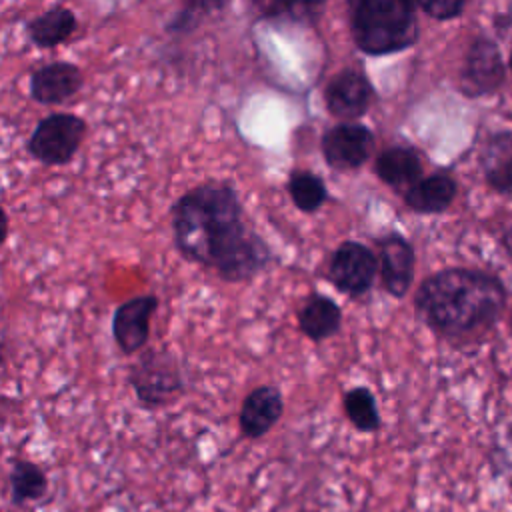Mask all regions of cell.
Segmentation results:
<instances>
[{"instance_id": "obj_1", "label": "cell", "mask_w": 512, "mask_h": 512, "mask_svg": "<svg viewBox=\"0 0 512 512\" xmlns=\"http://www.w3.org/2000/svg\"><path fill=\"white\" fill-rule=\"evenodd\" d=\"M172 236L178 252L224 282H246L268 268L272 252L252 232L236 190L224 182H204L182 194L172 210Z\"/></svg>"}, {"instance_id": "obj_2", "label": "cell", "mask_w": 512, "mask_h": 512, "mask_svg": "<svg viewBox=\"0 0 512 512\" xmlns=\"http://www.w3.org/2000/svg\"><path fill=\"white\" fill-rule=\"evenodd\" d=\"M500 278L476 268H444L418 286L414 312L434 334L452 342H472L490 332L506 308Z\"/></svg>"}, {"instance_id": "obj_3", "label": "cell", "mask_w": 512, "mask_h": 512, "mask_svg": "<svg viewBox=\"0 0 512 512\" xmlns=\"http://www.w3.org/2000/svg\"><path fill=\"white\" fill-rule=\"evenodd\" d=\"M416 4L406 0L348 2L350 34L358 50L368 56L402 52L420 36Z\"/></svg>"}, {"instance_id": "obj_4", "label": "cell", "mask_w": 512, "mask_h": 512, "mask_svg": "<svg viewBox=\"0 0 512 512\" xmlns=\"http://www.w3.org/2000/svg\"><path fill=\"white\" fill-rule=\"evenodd\" d=\"M128 380L146 408H158L178 398L184 388L176 358L158 348H148L130 368Z\"/></svg>"}, {"instance_id": "obj_5", "label": "cell", "mask_w": 512, "mask_h": 512, "mask_svg": "<svg viewBox=\"0 0 512 512\" xmlns=\"http://www.w3.org/2000/svg\"><path fill=\"white\" fill-rule=\"evenodd\" d=\"M86 134V122L76 114L56 112L38 122L26 150L48 166H62L78 152Z\"/></svg>"}, {"instance_id": "obj_6", "label": "cell", "mask_w": 512, "mask_h": 512, "mask_svg": "<svg viewBox=\"0 0 512 512\" xmlns=\"http://www.w3.org/2000/svg\"><path fill=\"white\" fill-rule=\"evenodd\" d=\"M504 80L506 66L498 44L484 34L474 36L460 66L458 90L466 98H482L498 92Z\"/></svg>"}, {"instance_id": "obj_7", "label": "cell", "mask_w": 512, "mask_h": 512, "mask_svg": "<svg viewBox=\"0 0 512 512\" xmlns=\"http://www.w3.org/2000/svg\"><path fill=\"white\" fill-rule=\"evenodd\" d=\"M378 272V258L362 242L346 240L342 242L328 260V280L334 288L346 296L358 298L366 294Z\"/></svg>"}, {"instance_id": "obj_8", "label": "cell", "mask_w": 512, "mask_h": 512, "mask_svg": "<svg viewBox=\"0 0 512 512\" xmlns=\"http://www.w3.org/2000/svg\"><path fill=\"white\" fill-rule=\"evenodd\" d=\"M320 150L334 170H356L372 156L374 134L360 122H340L322 134Z\"/></svg>"}, {"instance_id": "obj_9", "label": "cell", "mask_w": 512, "mask_h": 512, "mask_svg": "<svg viewBox=\"0 0 512 512\" xmlns=\"http://www.w3.org/2000/svg\"><path fill=\"white\" fill-rule=\"evenodd\" d=\"M374 100V88L368 76L356 68L336 72L324 86V104L328 112L344 122L364 116Z\"/></svg>"}, {"instance_id": "obj_10", "label": "cell", "mask_w": 512, "mask_h": 512, "mask_svg": "<svg viewBox=\"0 0 512 512\" xmlns=\"http://www.w3.org/2000/svg\"><path fill=\"white\" fill-rule=\"evenodd\" d=\"M378 272L384 290L394 298H404L414 280V246L398 232L376 240Z\"/></svg>"}, {"instance_id": "obj_11", "label": "cell", "mask_w": 512, "mask_h": 512, "mask_svg": "<svg viewBox=\"0 0 512 512\" xmlns=\"http://www.w3.org/2000/svg\"><path fill=\"white\" fill-rule=\"evenodd\" d=\"M158 308L154 294L134 296L122 302L112 316V336L124 354H134L146 346L150 334V318Z\"/></svg>"}, {"instance_id": "obj_12", "label": "cell", "mask_w": 512, "mask_h": 512, "mask_svg": "<svg viewBox=\"0 0 512 512\" xmlns=\"http://www.w3.org/2000/svg\"><path fill=\"white\" fill-rule=\"evenodd\" d=\"M84 84L82 70L66 60H54L36 68L30 76V96L40 104H60L72 98Z\"/></svg>"}, {"instance_id": "obj_13", "label": "cell", "mask_w": 512, "mask_h": 512, "mask_svg": "<svg viewBox=\"0 0 512 512\" xmlns=\"http://www.w3.org/2000/svg\"><path fill=\"white\" fill-rule=\"evenodd\" d=\"M284 412V398L276 386L264 384L250 390L240 408V430L246 438L256 440L268 434Z\"/></svg>"}, {"instance_id": "obj_14", "label": "cell", "mask_w": 512, "mask_h": 512, "mask_svg": "<svg viewBox=\"0 0 512 512\" xmlns=\"http://www.w3.org/2000/svg\"><path fill=\"white\" fill-rule=\"evenodd\" d=\"M480 170L496 194H512V130L488 134L480 148Z\"/></svg>"}, {"instance_id": "obj_15", "label": "cell", "mask_w": 512, "mask_h": 512, "mask_svg": "<svg viewBox=\"0 0 512 512\" xmlns=\"http://www.w3.org/2000/svg\"><path fill=\"white\" fill-rule=\"evenodd\" d=\"M458 192L456 180L448 172H434L414 182L404 194V204L418 214H440L448 210Z\"/></svg>"}, {"instance_id": "obj_16", "label": "cell", "mask_w": 512, "mask_h": 512, "mask_svg": "<svg viewBox=\"0 0 512 512\" xmlns=\"http://www.w3.org/2000/svg\"><path fill=\"white\" fill-rule=\"evenodd\" d=\"M300 332L312 342H322L334 336L342 326V310L340 306L318 292H312L302 306L296 310Z\"/></svg>"}, {"instance_id": "obj_17", "label": "cell", "mask_w": 512, "mask_h": 512, "mask_svg": "<svg viewBox=\"0 0 512 512\" xmlns=\"http://www.w3.org/2000/svg\"><path fill=\"white\" fill-rule=\"evenodd\" d=\"M376 176L390 188L406 192L422 176V160L410 146H390L374 160Z\"/></svg>"}, {"instance_id": "obj_18", "label": "cell", "mask_w": 512, "mask_h": 512, "mask_svg": "<svg viewBox=\"0 0 512 512\" xmlns=\"http://www.w3.org/2000/svg\"><path fill=\"white\" fill-rule=\"evenodd\" d=\"M76 14L66 6H52L26 22V34L38 48H52L68 40L76 30Z\"/></svg>"}, {"instance_id": "obj_19", "label": "cell", "mask_w": 512, "mask_h": 512, "mask_svg": "<svg viewBox=\"0 0 512 512\" xmlns=\"http://www.w3.org/2000/svg\"><path fill=\"white\" fill-rule=\"evenodd\" d=\"M342 408L350 424L364 434L380 430V412L374 394L366 386H354L344 392Z\"/></svg>"}, {"instance_id": "obj_20", "label": "cell", "mask_w": 512, "mask_h": 512, "mask_svg": "<svg viewBox=\"0 0 512 512\" xmlns=\"http://www.w3.org/2000/svg\"><path fill=\"white\" fill-rule=\"evenodd\" d=\"M288 194L300 212H316L328 198L324 180L310 170H292L288 176Z\"/></svg>"}, {"instance_id": "obj_21", "label": "cell", "mask_w": 512, "mask_h": 512, "mask_svg": "<svg viewBox=\"0 0 512 512\" xmlns=\"http://www.w3.org/2000/svg\"><path fill=\"white\" fill-rule=\"evenodd\" d=\"M12 498L16 502L36 500L46 492V476L44 472L28 460H18L10 472Z\"/></svg>"}, {"instance_id": "obj_22", "label": "cell", "mask_w": 512, "mask_h": 512, "mask_svg": "<svg viewBox=\"0 0 512 512\" xmlns=\"http://www.w3.org/2000/svg\"><path fill=\"white\" fill-rule=\"evenodd\" d=\"M222 8V4L216 2H190L186 4L178 14H174V18L166 24V30L170 34H186L192 32L200 20L206 16V12Z\"/></svg>"}, {"instance_id": "obj_23", "label": "cell", "mask_w": 512, "mask_h": 512, "mask_svg": "<svg viewBox=\"0 0 512 512\" xmlns=\"http://www.w3.org/2000/svg\"><path fill=\"white\" fill-rule=\"evenodd\" d=\"M258 8L264 18H290L292 22H310L316 16V10L322 8V4H260Z\"/></svg>"}, {"instance_id": "obj_24", "label": "cell", "mask_w": 512, "mask_h": 512, "mask_svg": "<svg viewBox=\"0 0 512 512\" xmlns=\"http://www.w3.org/2000/svg\"><path fill=\"white\" fill-rule=\"evenodd\" d=\"M416 8H420L430 18L444 22V20L458 18L464 12L466 2L464 0H432V2H418Z\"/></svg>"}, {"instance_id": "obj_25", "label": "cell", "mask_w": 512, "mask_h": 512, "mask_svg": "<svg viewBox=\"0 0 512 512\" xmlns=\"http://www.w3.org/2000/svg\"><path fill=\"white\" fill-rule=\"evenodd\" d=\"M498 242H500V246L504 248V252L508 254V258L512 260V224H508V226L502 230Z\"/></svg>"}, {"instance_id": "obj_26", "label": "cell", "mask_w": 512, "mask_h": 512, "mask_svg": "<svg viewBox=\"0 0 512 512\" xmlns=\"http://www.w3.org/2000/svg\"><path fill=\"white\" fill-rule=\"evenodd\" d=\"M6 236H8V214H6V210L0 204V246L4 244Z\"/></svg>"}, {"instance_id": "obj_27", "label": "cell", "mask_w": 512, "mask_h": 512, "mask_svg": "<svg viewBox=\"0 0 512 512\" xmlns=\"http://www.w3.org/2000/svg\"><path fill=\"white\" fill-rule=\"evenodd\" d=\"M504 438H506V442H508V446L512 448V422L506 426V430H504Z\"/></svg>"}, {"instance_id": "obj_28", "label": "cell", "mask_w": 512, "mask_h": 512, "mask_svg": "<svg viewBox=\"0 0 512 512\" xmlns=\"http://www.w3.org/2000/svg\"><path fill=\"white\" fill-rule=\"evenodd\" d=\"M2 360H4V346L0 344V366H2Z\"/></svg>"}, {"instance_id": "obj_29", "label": "cell", "mask_w": 512, "mask_h": 512, "mask_svg": "<svg viewBox=\"0 0 512 512\" xmlns=\"http://www.w3.org/2000/svg\"><path fill=\"white\" fill-rule=\"evenodd\" d=\"M508 66H510V72H512V52H510V58H508Z\"/></svg>"}, {"instance_id": "obj_30", "label": "cell", "mask_w": 512, "mask_h": 512, "mask_svg": "<svg viewBox=\"0 0 512 512\" xmlns=\"http://www.w3.org/2000/svg\"><path fill=\"white\" fill-rule=\"evenodd\" d=\"M510 326H512V320H510Z\"/></svg>"}]
</instances>
